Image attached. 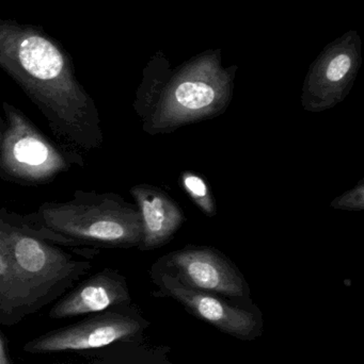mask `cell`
I'll use <instances>...</instances> for the list:
<instances>
[{
  "mask_svg": "<svg viewBox=\"0 0 364 364\" xmlns=\"http://www.w3.org/2000/svg\"><path fill=\"white\" fill-rule=\"evenodd\" d=\"M132 303L125 276L117 269L105 267L83 282H77L57 299L49 310L48 318L64 320L90 316Z\"/></svg>",
  "mask_w": 364,
  "mask_h": 364,
  "instance_id": "obj_9",
  "label": "cell"
},
{
  "mask_svg": "<svg viewBox=\"0 0 364 364\" xmlns=\"http://www.w3.org/2000/svg\"><path fill=\"white\" fill-rule=\"evenodd\" d=\"M170 353L171 348H169L168 350L165 352L164 356H162V364H179L175 363L172 360H171Z\"/></svg>",
  "mask_w": 364,
  "mask_h": 364,
  "instance_id": "obj_16",
  "label": "cell"
},
{
  "mask_svg": "<svg viewBox=\"0 0 364 364\" xmlns=\"http://www.w3.org/2000/svg\"><path fill=\"white\" fill-rule=\"evenodd\" d=\"M4 134H6V121L0 117V149H1L2 142H4Z\"/></svg>",
  "mask_w": 364,
  "mask_h": 364,
  "instance_id": "obj_15",
  "label": "cell"
},
{
  "mask_svg": "<svg viewBox=\"0 0 364 364\" xmlns=\"http://www.w3.org/2000/svg\"><path fill=\"white\" fill-rule=\"evenodd\" d=\"M130 194L138 208L142 224V241L138 250L150 252L170 243L186 222L181 205L168 193L149 183L132 186Z\"/></svg>",
  "mask_w": 364,
  "mask_h": 364,
  "instance_id": "obj_10",
  "label": "cell"
},
{
  "mask_svg": "<svg viewBox=\"0 0 364 364\" xmlns=\"http://www.w3.org/2000/svg\"><path fill=\"white\" fill-rule=\"evenodd\" d=\"M0 68L38 109L59 142L78 151L102 147L95 100L59 41L38 26L0 18Z\"/></svg>",
  "mask_w": 364,
  "mask_h": 364,
  "instance_id": "obj_1",
  "label": "cell"
},
{
  "mask_svg": "<svg viewBox=\"0 0 364 364\" xmlns=\"http://www.w3.org/2000/svg\"><path fill=\"white\" fill-rule=\"evenodd\" d=\"M331 208L344 211H363L364 210V179H361L354 188L336 197L331 203Z\"/></svg>",
  "mask_w": 364,
  "mask_h": 364,
  "instance_id": "obj_13",
  "label": "cell"
},
{
  "mask_svg": "<svg viewBox=\"0 0 364 364\" xmlns=\"http://www.w3.org/2000/svg\"><path fill=\"white\" fill-rule=\"evenodd\" d=\"M167 346H151L145 340L115 344L98 350L88 364H162Z\"/></svg>",
  "mask_w": 364,
  "mask_h": 364,
  "instance_id": "obj_11",
  "label": "cell"
},
{
  "mask_svg": "<svg viewBox=\"0 0 364 364\" xmlns=\"http://www.w3.org/2000/svg\"><path fill=\"white\" fill-rule=\"evenodd\" d=\"M0 364H15L6 346L4 336L0 333Z\"/></svg>",
  "mask_w": 364,
  "mask_h": 364,
  "instance_id": "obj_14",
  "label": "cell"
},
{
  "mask_svg": "<svg viewBox=\"0 0 364 364\" xmlns=\"http://www.w3.org/2000/svg\"><path fill=\"white\" fill-rule=\"evenodd\" d=\"M150 271L167 274L188 288L252 305L249 284L224 252L212 246L188 244L158 258Z\"/></svg>",
  "mask_w": 364,
  "mask_h": 364,
  "instance_id": "obj_8",
  "label": "cell"
},
{
  "mask_svg": "<svg viewBox=\"0 0 364 364\" xmlns=\"http://www.w3.org/2000/svg\"><path fill=\"white\" fill-rule=\"evenodd\" d=\"M180 186L203 214L207 218L216 216L218 210L215 197L204 177L192 171H184L180 175Z\"/></svg>",
  "mask_w": 364,
  "mask_h": 364,
  "instance_id": "obj_12",
  "label": "cell"
},
{
  "mask_svg": "<svg viewBox=\"0 0 364 364\" xmlns=\"http://www.w3.org/2000/svg\"><path fill=\"white\" fill-rule=\"evenodd\" d=\"M98 255V248L74 245L0 208V324H19L55 303L91 271Z\"/></svg>",
  "mask_w": 364,
  "mask_h": 364,
  "instance_id": "obj_2",
  "label": "cell"
},
{
  "mask_svg": "<svg viewBox=\"0 0 364 364\" xmlns=\"http://www.w3.org/2000/svg\"><path fill=\"white\" fill-rule=\"evenodd\" d=\"M26 218L76 246L128 250L142 241L138 208L117 193L76 190L70 200L47 201Z\"/></svg>",
  "mask_w": 364,
  "mask_h": 364,
  "instance_id": "obj_3",
  "label": "cell"
},
{
  "mask_svg": "<svg viewBox=\"0 0 364 364\" xmlns=\"http://www.w3.org/2000/svg\"><path fill=\"white\" fill-rule=\"evenodd\" d=\"M155 290L152 295L170 299L190 316L211 325L224 335L251 342L264 333V318L256 304L245 305L220 295L188 288L172 276L149 272Z\"/></svg>",
  "mask_w": 364,
  "mask_h": 364,
  "instance_id": "obj_7",
  "label": "cell"
},
{
  "mask_svg": "<svg viewBox=\"0 0 364 364\" xmlns=\"http://www.w3.org/2000/svg\"><path fill=\"white\" fill-rule=\"evenodd\" d=\"M6 134L0 149V179L23 186L51 183L85 162L76 149L47 136L23 111L2 102Z\"/></svg>",
  "mask_w": 364,
  "mask_h": 364,
  "instance_id": "obj_4",
  "label": "cell"
},
{
  "mask_svg": "<svg viewBox=\"0 0 364 364\" xmlns=\"http://www.w3.org/2000/svg\"><path fill=\"white\" fill-rule=\"evenodd\" d=\"M227 85L202 78H184L166 85L147 81L139 87L132 106L145 134H172L224 114L231 100Z\"/></svg>",
  "mask_w": 364,
  "mask_h": 364,
  "instance_id": "obj_5",
  "label": "cell"
},
{
  "mask_svg": "<svg viewBox=\"0 0 364 364\" xmlns=\"http://www.w3.org/2000/svg\"><path fill=\"white\" fill-rule=\"evenodd\" d=\"M151 322L135 304L85 316L83 320L53 329L26 342L31 355L98 352L115 344L142 341Z\"/></svg>",
  "mask_w": 364,
  "mask_h": 364,
  "instance_id": "obj_6",
  "label": "cell"
}]
</instances>
